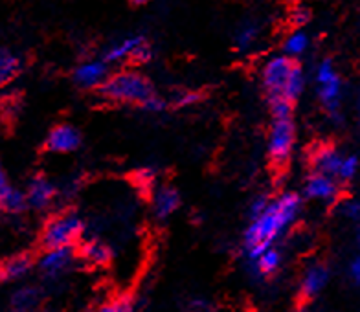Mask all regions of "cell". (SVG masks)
<instances>
[{"instance_id": "cell-24", "label": "cell", "mask_w": 360, "mask_h": 312, "mask_svg": "<svg viewBox=\"0 0 360 312\" xmlns=\"http://www.w3.org/2000/svg\"><path fill=\"white\" fill-rule=\"evenodd\" d=\"M257 37H259V28H257L256 24L254 22L241 24L236 34L237 50H241V52H247V50H250V48L256 44Z\"/></svg>"}, {"instance_id": "cell-3", "label": "cell", "mask_w": 360, "mask_h": 312, "mask_svg": "<svg viewBox=\"0 0 360 312\" xmlns=\"http://www.w3.org/2000/svg\"><path fill=\"white\" fill-rule=\"evenodd\" d=\"M314 81H316L318 98L322 101L323 109L331 114L333 118H338L344 85H342L340 74L331 59H323L318 63L316 70H314Z\"/></svg>"}, {"instance_id": "cell-25", "label": "cell", "mask_w": 360, "mask_h": 312, "mask_svg": "<svg viewBox=\"0 0 360 312\" xmlns=\"http://www.w3.org/2000/svg\"><path fill=\"white\" fill-rule=\"evenodd\" d=\"M359 171H360L359 156H356V155H344L340 167H338L337 178L340 180V182H351V180L356 178Z\"/></svg>"}, {"instance_id": "cell-29", "label": "cell", "mask_w": 360, "mask_h": 312, "mask_svg": "<svg viewBox=\"0 0 360 312\" xmlns=\"http://www.w3.org/2000/svg\"><path fill=\"white\" fill-rule=\"evenodd\" d=\"M309 20H311V11H309L305 6L294 8L292 13H290V22H292L296 28H304Z\"/></svg>"}, {"instance_id": "cell-17", "label": "cell", "mask_w": 360, "mask_h": 312, "mask_svg": "<svg viewBox=\"0 0 360 312\" xmlns=\"http://www.w3.org/2000/svg\"><path fill=\"white\" fill-rule=\"evenodd\" d=\"M32 266H34V261L26 254L10 257L0 265V281H15V279L24 278L30 274Z\"/></svg>"}, {"instance_id": "cell-30", "label": "cell", "mask_w": 360, "mask_h": 312, "mask_svg": "<svg viewBox=\"0 0 360 312\" xmlns=\"http://www.w3.org/2000/svg\"><path fill=\"white\" fill-rule=\"evenodd\" d=\"M199 101V94H195V92H182V94H179L175 98V107H180V109H186V107H191V105H195Z\"/></svg>"}, {"instance_id": "cell-12", "label": "cell", "mask_w": 360, "mask_h": 312, "mask_svg": "<svg viewBox=\"0 0 360 312\" xmlns=\"http://www.w3.org/2000/svg\"><path fill=\"white\" fill-rule=\"evenodd\" d=\"M81 145V134L76 127H72L68 123L53 127L46 138V149L57 155L77 151Z\"/></svg>"}, {"instance_id": "cell-2", "label": "cell", "mask_w": 360, "mask_h": 312, "mask_svg": "<svg viewBox=\"0 0 360 312\" xmlns=\"http://www.w3.org/2000/svg\"><path fill=\"white\" fill-rule=\"evenodd\" d=\"M100 90L107 100L129 105H142L149 96L155 94L151 81L136 70L110 74Z\"/></svg>"}, {"instance_id": "cell-20", "label": "cell", "mask_w": 360, "mask_h": 312, "mask_svg": "<svg viewBox=\"0 0 360 312\" xmlns=\"http://www.w3.org/2000/svg\"><path fill=\"white\" fill-rule=\"evenodd\" d=\"M28 200H26V191H20L17 188H11L10 184L0 191V209L6 213H20L26 209Z\"/></svg>"}, {"instance_id": "cell-7", "label": "cell", "mask_w": 360, "mask_h": 312, "mask_svg": "<svg viewBox=\"0 0 360 312\" xmlns=\"http://www.w3.org/2000/svg\"><path fill=\"white\" fill-rule=\"evenodd\" d=\"M294 59L289 56H272L269 61L261 68V81L265 86L269 98H276V96H283V89L287 85L290 72L294 68Z\"/></svg>"}, {"instance_id": "cell-6", "label": "cell", "mask_w": 360, "mask_h": 312, "mask_svg": "<svg viewBox=\"0 0 360 312\" xmlns=\"http://www.w3.org/2000/svg\"><path fill=\"white\" fill-rule=\"evenodd\" d=\"M153 57L151 44L147 43L146 37L142 35H129V37L120 39L114 44H110L105 52L103 59L109 65L112 63H124V61H134V63H147Z\"/></svg>"}, {"instance_id": "cell-1", "label": "cell", "mask_w": 360, "mask_h": 312, "mask_svg": "<svg viewBox=\"0 0 360 312\" xmlns=\"http://www.w3.org/2000/svg\"><path fill=\"white\" fill-rule=\"evenodd\" d=\"M302 197L287 191L276 199H270L265 209L250 219V224L243 235V250L248 259H254L261 252L274 246L300 217Z\"/></svg>"}, {"instance_id": "cell-27", "label": "cell", "mask_w": 360, "mask_h": 312, "mask_svg": "<svg viewBox=\"0 0 360 312\" xmlns=\"http://www.w3.org/2000/svg\"><path fill=\"white\" fill-rule=\"evenodd\" d=\"M101 311L105 312H129L133 311V301L127 298H116L112 301L105 303Z\"/></svg>"}, {"instance_id": "cell-28", "label": "cell", "mask_w": 360, "mask_h": 312, "mask_svg": "<svg viewBox=\"0 0 360 312\" xmlns=\"http://www.w3.org/2000/svg\"><path fill=\"white\" fill-rule=\"evenodd\" d=\"M140 107H142L146 112L158 114V112H162V110H166L167 103H166V100H162V98H158L157 94H153V96H149V98H147V100L143 101Z\"/></svg>"}, {"instance_id": "cell-22", "label": "cell", "mask_w": 360, "mask_h": 312, "mask_svg": "<svg viewBox=\"0 0 360 312\" xmlns=\"http://www.w3.org/2000/svg\"><path fill=\"white\" fill-rule=\"evenodd\" d=\"M20 72V59L8 48H0V86H6L8 83L17 77Z\"/></svg>"}, {"instance_id": "cell-35", "label": "cell", "mask_w": 360, "mask_h": 312, "mask_svg": "<svg viewBox=\"0 0 360 312\" xmlns=\"http://www.w3.org/2000/svg\"><path fill=\"white\" fill-rule=\"evenodd\" d=\"M355 242H356V248L360 252V224H356V235H355Z\"/></svg>"}, {"instance_id": "cell-34", "label": "cell", "mask_w": 360, "mask_h": 312, "mask_svg": "<svg viewBox=\"0 0 360 312\" xmlns=\"http://www.w3.org/2000/svg\"><path fill=\"white\" fill-rule=\"evenodd\" d=\"M6 186H8V178H6V171H4V167L0 166V191L4 190Z\"/></svg>"}, {"instance_id": "cell-4", "label": "cell", "mask_w": 360, "mask_h": 312, "mask_svg": "<svg viewBox=\"0 0 360 312\" xmlns=\"http://www.w3.org/2000/svg\"><path fill=\"white\" fill-rule=\"evenodd\" d=\"M85 233V221L74 212H67L50 219L43 230L44 248L74 246Z\"/></svg>"}, {"instance_id": "cell-19", "label": "cell", "mask_w": 360, "mask_h": 312, "mask_svg": "<svg viewBox=\"0 0 360 312\" xmlns=\"http://www.w3.org/2000/svg\"><path fill=\"white\" fill-rule=\"evenodd\" d=\"M41 290L37 287H32V285H26V287H20L13 292L10 303L13 311L26 312V311H34L41 305Z\"/></svg>"}, {"instance_id": "cell-11", "label": "cell", "mask_w": 360, "mask_h": 312, "mask_svg": "<svg viewBox=\"0 0 360 312\" xmlns=\"http://www.w3.org/2000/svg\"><path fill=\"white\" fill-rule=\"evenodd\" d=\"M109 76V63L105 59H90L74 70V81L83 89H100Z\"/></svg>"}, {"instance_id": "cell-10", "label": "cell", "mask_w": 360, "mask_h": 312, "mask_svg": "<svg viewBox=\"0 0 360 312\" xmlns=\"http://www.w3.org/2000/svg\"><path fill=\"white\" fill-rule=\"evenodd\" d=\"M331 281V270L323 263H313L305 268L300 283V294L304 299H314L326 290Z\"/></svg>"}, {"instance_id": "cell-16", "label": "cell", "mask_w": 360, "mask_h": 312, "mask_svg": "<svg viewBox=\"0 0 360 312\" xmlns=\"http://www.w3.org/2000/svg\"><path fill=\"white\" fill-rule=\"evenodd\" d=\"M77 254L86 265L92 266H107L112 259V250L103 241H98V239H90V241L83 242Z\"/></svg>"}, {"instance_id": "cell-5", "label": "cell", "mask_w": 360, "mask_h": 312, "mask_svg": "<svg viewBox=\"0 0 360 312\" xmlns=\"http://www.w3.org/2000/svg\"><path fill=\"white\" fill-rule=\"evenodd\" d=\"M296 143V125L292 116L272 118L266 140V155L274 166H285L289 162Z\"/></svg>"}, {"instance_id": "cell-15", "label": "cell", "mask_w": 360, "mask_h": 312, "mask_svg": "<svg viewBox=\"0 0 360 312\" xmlns=\"http://www.w3.org/2000/svg\"><path fill=\"white\" fill-rule=\"evenodd\" d=\"M342 158H344V155L335 145H318L313 151V156H311L313 171L337 176Z\"/></svg>"}, {"instance_id": "cell-32", "label": "cell", "mask_w": 360, "mask_h": 312, "mask_svg": "<svg viewBox=\"0 0 360 312\" xmlns=\"http://www.w3.org/2000/svg\"><path fill=\"white\" fill-rule=\"evenodd\" d=\"M270 199H266L265 195H259V197H256V199L252 200L250 202V208H248V213H250V219L256 217V215H259L263 209H265V206L269 204Z\"/></svg>"}, {"instance_id": "cell-36", "label": "cell", "mask_w": 360, "mask_h": 312, "mask_svg": "<svg viewBox=\"0 0 360 312\" xmlns=\"http://www.w3.org/2000/svg\"><path fill=\"white\" fill-rule=\"evenodd\" d=\"M149 2H151V0H133V4H136V6H146V4H149Z\"/></svg>"}, {"instance_id": "cell-33", "label": "cell", "mask_w": 360, "mask_h": 312, "mask_svg": "<svg viewBox=\"0 0 360 312\" xmlns=\"http://www.w3.org/2000/svg\"><path fill=\"white\" fill-rule=\"evenodd\" d=\"M191 311H210V303L204 301V299H195L191 301Z\"/></svg>"}, {"instance_id": "cell-14", "label": "cell", "mask_w": 360, "mask_h": 312, "mask_svg": "<svg viewBox=\"0 0 360 312\" xmlns=\"http://www.w3.org/2000/svg\"><path fill=\"white\" fill-rule=\"evenodd\" d=\"M151 208L153 213L158 219H162V221L169 219L180 208L179 191L175 188H171V186H160V188H157L151 197Z\"/></svg>"}, {"instance_id": "cell-37", "label": "cell", "mask_w": 360, "mask_h": 312, "mask_svg": "<svg viewBox=\"0 0 360 312\" xmlns=\"http://www.w3.org/2000/svg\"><path fill=\"white\" fill-rule=\"evenodd\" d=\"M356 107H359V118H360V94H359V105H356Z\"/></svg>"}, {"instance_id": "cell-8", "label": "cell", "mask_w": 360, "mask_h": 312, "mask_svg": "<svg viewBox=\"0 0 360 312\" xmlns=\"http://www.w3.org/2000/svg\"><path fill=\"white\" fill-rule=\"evenodd\" d=\"M304 195L307 199L316 200V202H337L338 197H340V180L337 176L313 171L305 178Z\"/></svg>"}, {"instance_id": "cell-31", "label": "cell", "mask_w": 360, "mask_h": 312, "mask_svg": "<svg viewBox=\"0 0 360 312\" xmlns=\"http://www.w3.org/2000/svg\"><path fill=\"white\" fill-rule=\"evenodd\" d=\"M347 275H349V279L353 281V285L360 287V252L349 261V265H347Z\"/></svg>"}, {"instance_id": "cell-23", "label": "cell", "mask_w": 360, "mask_h": 312, "mask_svg": "<svg viewBox=\"0 0 360 312\" xmlns=\"http://www.w3.org/2000/svg\"><path fill=\"white\" fill-rule=\"evenodd\" d=\"M305 85H307V79H305V72L300 65H294L292 72H290L289 79H287V85L283 89V98L289 100L290 103L298 101L304 94Z\"/></svg>"}, {"instance_id": "cell-21", "label": "cell", "mask_w": 360, "mask_h": 312, "mask_svg": "<svg viewBox=\"0 0 360 312\" xmlns=\"http://www.w3.org/2000/svg\"><path fill=\"white\" fill-rule=\"evenodd\" d=\"M309 46H311L309 35L302 28H296L283 41V53L289 56L290 59H298V57H302L307 52Z\"/></svg>"}, {"instance_id": "cell-18", "label": "cell", "mask_w": 360, "mask_h": 312, "mask_svg": "<svg viewBox=\"0 0 360 312\" xmlns=\"http://www.w3.org/2000/svg\"><path fill=\"white\" fill-rule=\"evenodd\" d=\"M281 259H283L281 252L276 246H270V248L261 252L259 256L252 259V265H254V270H256L257 275H261V278H270V275H274L281 268Z\"/></svg>"}, {"instance_id": "cell-26", "label": "cell", "mask_w": 360, "mask_h": 312, "mask_svg": "<svg viewBox=\"0 0 360 312\" xmlns=\"http://www.w3.org/2000/svg\"><path fill=\"white\" fill-rule=\"evenodd\" d=\"M340 215L353 224H360V200L349 199L340 204Z\"/></svg>"}, {"instance_id": "cell-9", "label": "cell", "mask_w": 360, "mask_h": 312, "mask_svg": "<svg viewBox=\"0 0 360 312\" xmlns=\"http://www.w3.org/2000/svg\"><path fill=\"white\" fill-rule=\"evenodd\" d=\"M74 261H76L74 246H57V248H46L37 266L46 279H57L67 274Z\"/></svg>"}, {"instance_id": "cell-13", "label": "cell", "mask_w": 360, "mask_h": 312, "mask_svg": "<svg viewBox=\"0 0 360 312\" xmlns=\"http://www.w3.org/2000/svg\"><path fill=\"white\" fill-rule=\"evenodd\" d=\"M56 195V186L50 180L44 178V176H35L28 184L26 200H28V206H32L34 209H46L53 202Z\"/></svg>"}]
</instances>
